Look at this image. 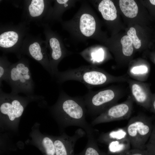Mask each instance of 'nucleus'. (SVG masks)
<instances>
[{
	"instance_id": "f257e3e1",
	"label": "nucleus",
	"mask_w": 155,
	"mask_h": 155,
	"mask_svg": "<svg viewBox=\"0 0 155 155\" xmlns=\"http://www.w3.org/2000/svg\"><path fill=\"white\" fill-rule=\"evenodd\" d=\"M51 110L63 129L76 126L84 130L87 136L94 134V130L85 119L87 111L83 96L71 97L61 90Z\"/></svg>"
},
{
	"instance_id": "f03ea898",
	"label": "nucleus",
	"mask_w": 155,
	"mask_h": 155,
	"mask_svg": "<svg viewBox=\"0 0 155 155\" xmlns=\"http://www.w3.org/2000/svg\"><path fill=\"white\" fill-rule=\"evenodd\" d=\"M53 78H55L57 82L59 84L69 80L80 82L89 90L111 83L127 82L129 78L126 75L118 76L112 75L92 65L82 66L63 71H59Z\"/></svg>"
},
{
	"instance_id": "7ed1b4c3",
	"label": "nucleus",
	"mask_w": 155,
	"mask_h": 155,
	"mask_svg": "<svg viewBox=\"0 0 155 155\" xmlns=\"http://www.w3.org/2000/svg\"><path fill=\"white\" fill-rule=\"evenodd\" d=\"M70 40L74 43L99 39V24L96 16L87 1H82L73 17L65 24Z\"/></svg>"
},
{
	"instance_id": "20e7f679",
	"label": "nucleus",
	"mask_w": 155,
	"mask_h": 155,
	"mask_svg": "<svg viewBox=\"0 0 155 155\" xmlns=\"http://www.w3.org/2000/svg\"><path fill=\"white\" fill-rule=\"evenodd\" d=\"M123 94V90L114 86L96 91L89 90L83 96L87 113L98 116L117 104Z\"/></svg>"
},
{
	"instance_id": "39448f33",
	"label": "nucleus",
	"mask_w": 155,
	"mask_h": 155,
	"mask_svg": "<svg viewBox=\"0 0 155 155\" xmlns=\"http://www.w3.org/2000/svg\"><path fill=\"white\" fill-rule=\"evenodd\" d=\"M40 97L35 95L22 97L11 92L7 93L0 88V117L8 123H15L21 117L28 104Z\"/></svg>"
},
{
	"instance_id": "423d86ee",
	"label": "nucleus",
	"mask_w": 155,
	"mask_h": 155,
	"mask_svg": "<svg viewBox=\"0 0 155 155\" xmlns=\"http://www.w3.org/2000/svg\"><path fill=\"white\" fill-rule=\"evenodd\" d=\"M6 82L11 88V93L25 94L27 96L34 95V84L29 66L22 62L11 66Z\"/></svg>"
},
{
	"instance_id": "0eeeda50",
	"label": "nucleus",
	"mask_w": 155,
	"mask_h": 155,
	"mask_svg": "<svg viewBox=\"0 0 155 155\" xmlns=\"http://www.w3.org/2000/svg\"><path fill=\"white\" fill-rule=\"evenodd\" d=\"M126 128L133 148L144 150L152 131L148 118L142 114L133 117L129 120Z\"/></svg>"
},
{
	"instance_id": "6e6552de",
	"label": "nucleus",
	"mask_w": 155,
	"mask_h": 155,
	"mask_svg": "<svg viewBox=\"0 0 155 155\" xmlns=\"http://www.w3.org/2000/svg\"><path fill=\"white\" fill-rule=\"evenodd\" d=\"M133 101L131 96H129L124 102L114 105L96 117L91 125L129 119L132 112Z\"/></svg>"
},
{
	"instance_id": "1a4fd4ad",
	"label": "nucleus",
	"mask_w": 155,
	"mask_h": 155,
	"mask_svg": "<svg viewBox=\"0 0 155 155\" xmlns=\"http://www.w3.org/2000/svg\"><path fill=\"white\" fill-rule=\"evenodd\" d=\"M98 141L108 145V154H115L129 150L131 145L126 127L102 133Z\"/></svg>"
},
{
	"instance_id": "9d476101",
	"label": "nucleus",
	"mask_w": 155,
	"mask_h": 155,
	"mask_svg": "<svg viewBox=\"0 0 155 155\" xmlns=\"http://www.w3.org/2000/svg\"><path fill=\"white\" fill-rule=\"evenodd\" d=\"M127 82L129 84L131 96L137 104L144 108H150L153 93L150 85L148 83L128 78Z\"/></svg>"
},
{
	"instance_id": "9b49d317",
	"label": "nucleus",
	"mask_w": 155,
	"mask_h": 155,
	"mask_svg": "<svg viewBox=\"0 0 155 155\" xmlns=\"http://www.w3.org/2000/svg\"><path fill=\"white\" fill-rule=\"evenodd\" d=\"M86 133L83 129L79 128L72 136L63 132L60 136H53L56 155H75V144L78 139L85 136Z\"/></svg>"
},
{
	"instance_id": "f8f14e48",
	"label": "nucleus",
	"mask_w": 155,
	"mask_h": 155,
	"mask_svg": "<svg viewBox=\"0 0 155 155\" xmlns=\"http://www.w3.org/2000/svg\"><path fill=\"white\" fill-rule=\"evenodd\" d=\"M32 136L35 144L44 155H56L53 136L43 135L35 130Z\"/></svg>"
},
{
	"instance_id": "ddd939ff",
	"label": "nucleus",
	"mask_w": 155,
	"mask_h": 155,
	"mask_svg": "<svg viewBox=\"0 0 155 155\" xmlns=\"http://www.w3.org/2000/svg\"><path fill=\"white\" fill-rule=\"evenodd\" d=\"M79 54L91 65L95 66L103 62L105 57L104 49L96 45L87 48L80 52Z\"/></svg>"
},
{
	"instance_id": "4468645a",
	"label": "nucleus",
	"mask_w": 155,
	"mask_h": 155,
	"mask_svg": "<svg viewBox=\"0 0 155 155\" xmlns=\"http://www.w3.org/2000/svg\"><path fill=\"white\" fill-rule=\"evenodd\" d=\"M88 1L97 9L105 20L113 21L116 18L117 11L112 1L103 0L98 2L97 1L92 0Z\"/></svg>"
},
{
	"instance_id": "2eb2a0df",
	"label": "nucleus",
	"mask_w": 155,
	"mask_h": 155,
	"mask_svg": "<svg viewBox=\"0 0 155 155\" xmlns=\"http://www.w3.org/2000/svg\"><path fill=\"white\" fill-rule=\"evenodd\" d=\"M150 71L148 65H140L130 67L128 70V73L133 80L144 82L148 78Z\"/></svg>"
},
{
	"instance_id": "dca6fc26",
	"label": "nucleus",
	"mask_w": 155,
	"mask_h": 155,
	"mask_svg": "<svg viewBox=\"0 0 155 155\" xmlns=\"http://www.w3.org/2000/svg\"><path fill=\"white\" fill-rule=\"evenodd\" d=\"M88 137V141L84 149L80 153L75 155H109L107 153L100 150L94 134Z\"/></svg>"
},
{
	"instance_id": "f3484780",
	"label": "nucleus",
	"mask_w": 155,
	"mask_h": 155,
	"mask_svg": "<svg viewBox=\"0 0 155 155\" xmlns=\"http://www.w3.org/2000/svg\"><path fill=\"white\" fill-rule=\"evenodd\" d=\"M119 5L121 11L127 17L132 18L137 16L138 8L134 0H120Z\"/></svg>"
},
{
	"instance_id": "a211bd4d",
	"label": "nucleus",
	"mask_w": 155,
	"mask_h": 155,
	"mask_svg": "<svg viewBox=\"0 0 155 155\" xmlns=\"http://www.w3.org/2000/svg\"><path fill=\"white\" fill-rule=\"evenodd\" d=\"M18 38L17 33L15 32H4L0 35V46L5 48L11 47L17 42Z\"/></svg>"
},
{
	"instance_id": "6ab92c4d",
	"label": "nucleus",
	"mask_w": 155,
	"mask_h": 155,
	"mask_svg": "<svg viewBox=\"0 0 155 155\" xmlns=\"http://www.w3.org/2000/svg\"><path fill=\"white\" fill-rule=\"evenodd\" d=\"M44 7L43 0H32L28 7L30 15L33 17L40 16L42 13Z\"/></svg>"
},
{
	"instance_id": "aec40b11",
	"label": "nucleus",
	"mask_w": 155,
	"mask_h": 155,
	"mask_svg": "<svg viewBox=\"0 0 155 155\" xmlns=\"http://www.w3.org/2000/svg\"><path fill=\"white\" fill-rule=\"evenodd\" d=\"M121 43L122 45V52L125 56H131L133 53V42L131 38L127 35L123 36L121 39Z\"/></svg>"
},
{
	"instance_id": "412c9836",
	"label": "nucleus",
	"mask_w": 155,
	"mask_h": 155,
	"mask_svg": "<svg viewBox=\"0 0 155 155\" xmlns=\"http://www.w3.org/2000/svg\"><path fill=\"white\" fill-rule=\"evenodd\" d=\"M28 49L29 54L34 59L38 61H43V55L38 43L35 42L31 44Z\"/></svg>"
},
{
	"instance_id": "4be33fe9",
	"label": "nucleus",
	"mask_w": 155,
	"mask_h": 155,
	"mask_svg": "<svg viewBox=\"0 0 155 155\" xmlns=\"http://www.w3.org/2000/svg\"><path fill=\"white\" fill-rule=\"evenodd\" d=\"M109 155H150L148 152L145 150L133 149L125 150L120 153L108 154Z\"/></svg>"
},
{
	"instance_id": "5701e85b",
	"label": "nucleus",
	"mask_w": 155,
	"mask_h": 155,
	"mask_svg": "<svg viewBox=\"0 0 155 155\" xmlns=\"http://www.w3.org/2000/svg\"><path fill=\"white\" fill-rule=\"evenodd\" d=\"M127 34L132 40L134 47L136 49H139L141 46V42L136 35V31L135 28H131L127 31Z\"/></svg>"
},
{
	"instance_id": "b1692460",
	"label": "nucleus",
	"mask_w": 155,
	"mask_h": 155,
	"mask_svg": "<svg viewBox=\"0 0 155 155\" xmlns=\"http://www.w3.org/2000/svg\"><path fill=\"white\" fill-rule=\"evenodd\" d=\"M150 135V138L148 143L146 144V147L149 154L152 155L155 154V129L152 132Z\"/></svg>"
},
{
	"instance_id": "393cba45",
	"label": "nucleus",
	"mask_w": 155,
	"mask_h": 155,
	"mask_svg": "<svg viewBox=\"0 0 155 155\" xmlns=\"http://www.w3.org/2000/svg\"><path fill=\"white\" fill-rule=\"evenodd\" d=\"M150 108L155 113V92L152 94Z\"/></svg>"
},
{
	"instance_id": "a878e982",
	"label": "nucleus",
	"mask_w": 155,
	"mask_h": 155,
	"mask_svg": "<svg viewBox=\"0 0 155 155\" xmlns=\"http://www.w3.org/2000/svg\"><path fill=\"white\" fill-rule=\"evenodd\" d=\"M150 3L153 5H155V0H150Z\"/></svg>"
},
{
	"instance_id": "bb28decb",
	"label": "nucleus",
	"mask_w": 155,
	"mask_h": 155,
	"mask_svg": "<svg viewBox=\"0 0 155 155\" xmlns=\"http://www.w3.org/2000/svg\"><path fill=\"white\" fill-rule=\"evenodd\" d=\"M153 61H154V63H155V55H153Z\"/></svg>"
}]
</instances>
